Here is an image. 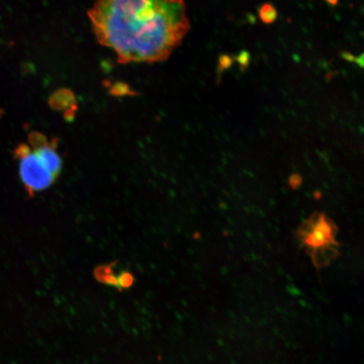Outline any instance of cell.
Wrapping results in <instances>:
<instances>
[{"instance_id": "7a4b0ae2", "label": "cell", "mask_w": 364, "mask_h": 364, "mask_svg": "<svg viewBox=\"0 0 364 364\" xmlns=\"http://www.w3.org/2000/svg\"><path fill=\"white\" fill-rule=\"evenodd\" d=\"M335 235L336 228L332 222L324 213L319 212L298 229V239L316 267H325L338 255Z\"/></svg>"}, {"instance_id": "52a82bcc", "label": "cell", "mask_w": 364, "mask_h": 364, "mask_svg": "<svg viewBox=\"0 0 364 364\" xmlns=\"http://www.w3.org/2000/svg\"><path fill=\"white\" fill-rule=\"evenodd\" d=\"M327 3L330 4V5L335 6L336 5V3L338 2V0H326Z\"/></svg>"}, {"instance_id": "ba28073f", "label": "cell", "mask_w": 364, "mask_h": 364, "mask_svg": "<svg viewBox=\"0 0 364 364\" xmlns=\"http://www.w3.org/2000/svg\"><path fill=\"white\" fill-rule=\"evenodd\" d=\"M2 115H3V110L0 108V119L2 118Z\"/></svg>"}, {"instance_id": "5b68a950", "label": "cell", "mask_w": 364, "mask_h": 364, "mask_svg": "<svg viewBox=\"0 0 364 364\" xmlns=\"http://www.w3.org/2000/svg\"><path fill=\"white\" fill-rule=\"evenodd\" d=\"M259 16L264 23L272 24L277 20L278 13L273 4L264 3L259 10Z\"/></svg>"}, {"instance_id": "8992f818", "label": "cell", "mask_w": 364, "mask_h": 364, "mask_svg": "<svg viewBox=\"0 0 364 364\" xmlns=\"http://www.w3.org/2000/svg\"><path fill=\"white\" fill-rule=\"evenodd\" d=\"M133 283V277L128 272H123L118 278V287L121 288H127Z\"/></svg>"}, {"instance_id": "3957f363", "label": "cell", "mask_w": 364, "mask_h": 364, "mask_svg": "<svg viewBox=\"0 0 364 364\" xmlns=\"http://www.w3.org/2000/svg\"><path fill=\"white\" fill-rule=\"evenodd\" d=\"M15 156L20 160V174L28 196L35 192L47 189L52 186L56 178L40 162L31 148L21 144L15 149Z\"/></svg>"}, {"instance_id": "6da1fadb", "label": "cell", "mask_w": 364, "mask_h": 364, "mask_svg": "<svg viewBox=\"0 0 364 364\" xmlns=\"http://www.w3.org/2000/svg\"><path fill=\"white\" fill-rule=\"evenodd\" d=\"M88 15L121 63L166 60L189 31L185 0H96Z\"/></svg>"}, {"instance_id": "277c9868", "label": "cell", "mask_w": 364, "mask_h": 364, "mask_svg": "<svg viewBox=\"0 0 364 364\" xmlns=\"http://www.w3.org/2000/svg\"><path fill=\"white\" fill-rule=\"evenodd\" d=\"M30 144L35 155L56 179L62 170V159L57 152L58 142L49 141L40 132H32L28 136Z\"/></svg>"}]
</instances>
